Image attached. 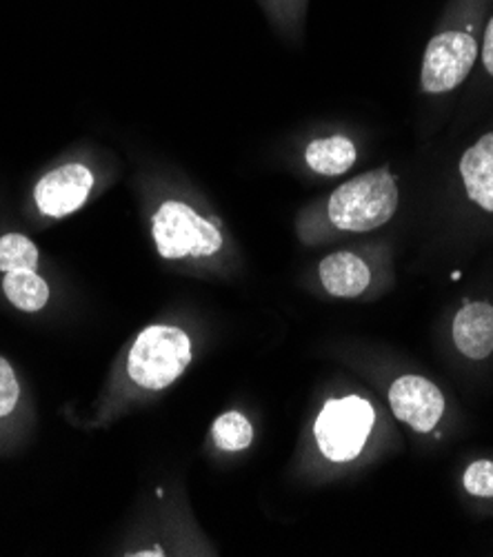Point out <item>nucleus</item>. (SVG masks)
Instances as JSON below:
<instances>
[{
  "label": "nucleus",
  "instance_id": "1",
  "mask_svg": "<svg viewBox=\"0 0 493 557\" xmlns=\"http://www.w3.org/2000/svg\"><path fill=\"white\" fill-rule=\"evenodd\" d=\"M398 187L387 170H375L341 185L329 198V220L343 232H373L394 218Z\"/></svg>",
  "mask_w": 493,
  "mask_h": 557
},
{
  "label": "nucleus",
  "instance_id": "2",
  "mask_svg": "<svg viewBox=\"0 0 493 557\" xmlns=\"http://www.w3.org/2000/svg\"><path fill=\"white\" fill-rule=\"evenodd\" d=\"M192 362V341L178 326L153 324L136 338L127 371L130 377L149 392H160L174 384Z\"/></svg>",
  "mask_w": 493,
  "mask_h": 557
},
{
  "label": "nucleus",
  "instance_id": "3",
  "mask_svg": "<svg viewBox=\"0 0 493 557\" xmlns=\"http://www.w3.org/2000/svg\"><path fill=\"white\" fill-rule=\"evenodd\" d=\"M151 234L158 253L168 260L205 258L223 247L221 232L178 200H168L158 207L151 218Z\"/></svg>",
  "mask_w": 493,
  "mask_h": 557
},
{
  "label": "nucleus",
  "instance_id": "4",
  "mask_svg": "<svg viewBox=\"0 0 493 557\" xmlns=\"http://www.w3.org/2000/svg\"><path fill=\"white\" fill-rule=\"evenodd\" d=\"M373 422V407L358 396L329 400L313 426L318 449L332 462H349L360 456Z\"/></svg>",
  "mask_w": 493,
  "mask_h": 557
},
{
  "label": "nucleus",
  "instance_id": "5",
  "mask_svg": "<svg viewBox=\"0 0 493 557\" xmlns=\"http://www.w3.org/2000/svg\"><path fill=\"white\" fill-rule=\"evenodd\" d=\"M478 59V45L465 32H445L429 40L422 59L420 83L427 94L456 89L469 76Z\"/></svg>",
  "mask_w": 493,
  "mask_h": 557
},
{
  "label": "nucleus",
  "instance_id": "6",
  "mask_svg": "<svg viewBox=\"0 0 493 557\" xmlns=\"http://www.w3.org/2000/svg\"><path fill=\"white\" fill-rule=\"evenodd\" d=\"M94 187V176L85 164L72 162L49 172L34 191L36 207L42 215L63 218L78 211Z\"/></svg>",
  "mask_w": 493,
  "mask_h": 557
},
{
  "label": "nucleus",
  "instance_id": "7",
  "mask_svg": "<svg viewBox=\"0 0 493 557\" xmlns=\"http://www.w3.org/2000/svg\"><path fill=\"white\" fill-rule=\"evenodd\" d=\"M390 405L398 420L420 433L431 431L445 413V398L433 382L420 375H403L390 388Z\"/></svg>",
  "mask_w": 493,
  "mask_h": 557
},
{
  "label": "nucleus",
  "instance_id": "8",
  "mask_svg": "<svg viewBox=\"0 0 493 557\" xmlns=\"http://www.w3.org/2000/svg\"><path fill=\"white\" fill-rule=\"evenodd\" d=\"M454 343L471 360H482L493 351V305H465L454 320Z\"/></svg>",
  "mask_w": 493,
  "mask_h": 557
},
{
  "label": "nucleus",
  "instance_id": "9",
  "mask_svg": "<svg viewBox=\"0 0 493 557\" xmlns=\"http://www.w3.org/2000/svg\"><path fill=\"white\" fill-rule=\"evenodd\" d=\"M318 271L322 287L336 298H356L371 283L369 267L365 264L362 258H358L352 251H338L326 256L320 262Z\"/></svg>",
  "mask_w": 493,
  "mask_h": 557
},
{
  "label": "nucleus",
  "instance_id": "10",
  "mask_svg": "<svg viewBox=\"0 0 493 557\" xmlns=\"http://www.w3.org/2000/svg\"><path fill=\"white\" fill-rule=\"evenodd\" d=\"M460 176L467 196L493 213V134H484L460 158Z\"/></svg>",
  "mask_w": 493,
  "mask_h": 557
},
{
  "label": "nucleus",
  "instance_id": "11",
  "mask_svg": "<svg viewBox=\"0 0 493 557\" xmlns=\"http://www.w3.org/2000/svg\"><path fill=\"white\" fill-rule=\"evenodd\" d=\"M305 160L320 176H343L356 162V147L345 136L320 138L307 147Z\"/></svg>",
  "mask_w": 493,
  "mask_h": 557
},
{
  "label": "nucleus",
  "instance_id": "12",
  "mask_svg": "<svg viewBox=\"0 0 493 557\" xmlns=\"http://www.w3.org/2000/svg\"><path fill=\"white\" fill-rule=\"evenodd\" d=\"M3 292L16 309L27 313L40 311L49 300V287L36 269L8 271L3 277Z\"/></svg>",
  "mask_w": 493,
  "mask_h": 557
},
{
  "label": "nucleus",
  "instance_id": "13",
  "mask_svg": "<svg viewBox=\"0 0 493 557\" xmlns=\"http://www.w3.org/2000/svg\"><path fill=\"white\" fill-rule=\"evenodd\" d=\"M211 433H213L215 444L223 451H243L254 440V429H251L249 420L238 411L223 413L213 422Z\"/></svg>",
  "mask_w": 493,
  "mask_h": 557
},
{
  "label": "nucleus",
  "instance_id": "14",
  "mask_svg": "<svg viewBox=\"0 0 493 557\" xmlns=\"http://www.w3.org/2000/svg\"><path fill=\"white\" fill-rule=\"evenodd\" d=\"M38 249L23 234H5L0 238V271H23L36 269Z\"/></svg>",
  "mask_w": 493,
  "mask_h": 557
},
{
  "label": "nucleus",
  "instance_id": "15",
  "mask_svg": "<svg viewBox=\"0 0 493 557\" xmlns=\"http://www.w3.org/2000/svg\"><path fill=\"white\" fill-rule=\"evenodd\" d=\"M465 488L476 497H493V462L478 460L465 471Z\"/></svg>",
  "mask_w": 493,
  "mask_h": 557
},
{
  "label": "nucleus",
  "instance_id": "16",
  "mask_svg": "<svg viewBox=\"0 0 493 557\" xmlns=\"http://www.w3.org/2000/svg\"><path fill=\"white\" fill-rule=\"evenodd\" d=\"M21 398V386L16 380V373L12 369V364L0 358V418L10 416Z\"/></svg>",
  "mask_w": 493,
  "mask_h": 557
},
{
  "label": "nucleus",
  "instance_id": "17",
  "mask_svg": "<svg viewBox=\"0 0 493 557\" xmlns=\"http://www.w3.org/2000/svg\"><path fill=\"white\" fill-rule=\"evenodd\" d=\"M482 63L486 67V72L493 76V18L486 25L484 32V42H482Z\"/></svg>",
  "mask_w": 493,
  "mask_h": 557
}]
</instances>
